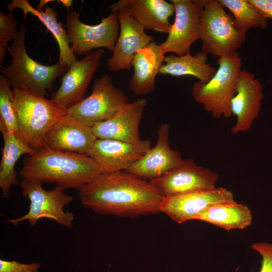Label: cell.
<instances>
[{
	"instance_id": "ffe728a7",
	"label": "cell",
	"mask_w": 272,
	"mask_h": 272,
	"mask_svg": "<svg viewBox=\"0 0 272 272\" xmlns=\"http://www.w3.org/2000/svg\"><path fill=\"white\" fill-rule=\"evenodd\" d=\"M120 8L125 9L145 30L167 34L170 18L175 14L173 4L165 0H119L107 10L113 13Z\"/></svg>"
},
{
	"instance_id": "7402d4cb",
	"label": "cell",
	"mask_w": 272,
	"mask_h": 272,
	"mask_svg": "<svg viewBox=\"0 0 272 272\" xmlns=\"http://www.w3.org/2000/svg\"><path fill=\"white\" fill-rule=\"evenodd\" d=\"M4 147L0 164V188L3 198H8L12 187L19 184L18 175L15 170L16 162L24 154L31 155L34 151L30 148L17 133L10 132L5 123L0 120Z\"/></svg>"
},
{
	"instance_id": "cb8c5ba5",
	"label": "cell",
	"mask_w": 272,
	"mask_h": 272,
	"mask_svg": "<svg viewBox=\"0 0 272 272\" xmlns=\"http://www.w3.org/2000/svg\"><path fill=\"white\" fill-rule=\"evenodd\" d=\"M215 67L208 63V55L202 51L194 55H165L160 74L176 77L191 76L199 81L209 82L216 72Z\"/></svg>"
},
{
	"instance_id": "6da1fadb",
	"label": "cell",
	"mask_w": 272,
	"mask_h": 272,
	"mask_svg": "<svg viewBox=\"0 0 272 272\" xmlns=\"http://www.w3.org/2000/svg\"><path fill=\"white\" fill-rule=\"evenodd\" d=\"M79 192L86 208L119 216L159 212L164 197L150 182L125 171L102 173Z\"/></svg>"
},
{
	"instance_id": "8992f818",
	"label": "cell",
	"mask_w": 272,
	"mask_h": 272,
	"mask_svg": "<svg viewBox=\"0 0 272 272\" xmlns=\"http://www.w3.org/2000/svg\"><path fill=\"white\" fill-rule=\"evenodd\" d=\"M246 38V33L239 29L218 0H203L199 34L201 51L218 57L227 56L237 51Z\"/></svg>"
},
{
	"instance_id": "30bf717a",
	"label": "cell",
	"mask_w": 272,
	"mask_h": 272,
	"mask_svg": "<svg viewBox=\"0 0 272 272\" xmlns=\"http://www.w3.org/2000/svg\"><path fill=\"white\" fill-rule=\"evenodd\" d=\"M175 18L166 39L160 44L165 54L178 56L190 53L193 43L199 39L200 18L203 0H171Z\"/></svg>"
},
{
	"instance_id": "1f68e13d",
	"label": "cell",
	"mask_w": 272,
	"mask_h": 272,
	"mask_svg": "<svg viewBox=\"0 0 272 272\" xmlns=\"http://www.w3.org/2000/svg\"><path fill=\"white\" fill-rule=\"evenodd\" d=\"M60 2L63 5V6L69 9L73 5V1L70 0H61Z\"/></svg>"
},
{
	"instance_id": "7a4b0ae2",
	"label": "cell",
	"mask_w": 272,
	"mask_h": 272,
	"mask_svg": "<svg viewBox=\"0 0 272 272\" xmlns=\"http://www.w3.org/2000/svg\"><path fill=\"white\" fill-rule=\"evenodd\" d=\"M102 173L96 163L86 155L44 146L24 159L19 175L22 179L55 183L64 189L79 191Z\"/></svg>"
},
{
	"instance_id": "9c48e42d",
	"label": "cell",
	"mask_w": 272,
	"mask_h": 272,
	"mask_svg": "<svg viewBox=\"0 0 272 272\" xmlns=\"http://www.w3.org/2000/svg\"><path fill=\"white\" fill-rule=\"evenodd\" d=\"M79 17L76 11L69 12L64 26L74 55H81L102 48L113 52L119 33L117 13L102 18L95 25L84 23Z\"/></svg>"
},
{
	"instance_id": "484cf974",
	"label": "cell",
	"mask_w": 272,
	"mask_h": 272,
	"mask_svg": "<svg viewBox=\"0 0 272 272\" xmlns=\"http://www.w3.org/2000/svg\"><path fill=\"white\" fill-rule=\"evenodd\" d=\"M233 14L239 29L247 33L252 28L265 29L267 20L249 3L248 0H218Z\"/></svg>"
},
{
	"instance_id": "4dcf8cb0",
	"label": "cell",
	"mask_w": 272,
	"mask_h": 272,
	"mask_svg": "<svg viewBox=\"0 0 272 272\" xmlns=\"http://www.w3.org/2000/svg\"><path fill=\"white\" fill-rule=\"evenodd\" d=\"M248 2L263 18L272 20V0H248Z\"/></svg>"
},
{
	"instance_id": "44dd1931",
	"label": "cell",
	"mask_w": 272,
	"mask_h": 272,
	"mask_svg": "<svg viewBox=\"0 0 272 272\" xmlns=\"http://www.w3.org/2000/svg\"><path fill=\"white\" fill-rule=\"evenodd\" d=\"M165 56L160 44L154 41L135 53L132 63L133 74L128 83L133 93L143 95L154 91L156 78L160 74Z\"/></svg>"
},
{
	"instance_id": "83f0119b",
	"label": "cell",
	"mask_w": 272,
	"mask_h": 272,
	"mask_svg": "<svg viewBox=\"0 0 272 272\" xmlns=\"http://www.w3.org/2000/svg\"><path fill=\"white\" fill-rule=\"evenodd\" d=\"M18 22L12 13L0 12V66L3 63L8 50V43L16 38Z\"/></svg>"
},
{
	"instance_id": "52a82bcc",
	"label": "cell",
	"mask_w": 272,
	"mask_h": 272,
	"mask_svg": "<svg viewBox=\"0 0 272 272\" xmlns=\"http://www.w3.org/2000/svg\"><path fill=\"white\" fill-rule=\"evenodd\" d=\"M38 181L22 179L20 183L23 197L29 201L28 212L24 216L9 220L7 222L17 226L27 221L32 226L35 225L41 219H50L67 228L73 225L74 215L64 211V207L73 200V196L66 194L64 189L56 186L51 190H46Z\"/></svg>"
},
{
	"instance_id": "277c9868",
	"label": "cell",
	"mask_w": 272,
	"mask_h": 272,
	"mask_svg": "<svg viewBox=\"0 0 272 272\" xmlns=\"http://www.w3.org/2000/svg\"><path fill=\"white\" fill-rule=\"evenodd\" d=\"M26 28L21 24L16 38L8 46L12 63L1 66L0 72L14 87L27 88L36 93L48 95L53 82L69 69L58 62L51 65L38 63L30 57L26 48Z\"/></svg>"
},
{
	"instance_id": "7c38bea8",
	"label": "cell",
	"mask_w": 272,
	"mask_h": 272,
	"mask_svg": "<svg viewBox=\"0 0 272 272\" xmlns=\"http://www.w3.org/2000/svg\"><path fill=\"white\" fill-rule=\"evenodd\" d=\"M104 53L103 49L93 50L74 62L63 74L60 87L52 94L51 99L66 110L84 99Z\"/></svg>"
},
{
	"instance_id": "9a60e30c",
	"label": "cell",
	"mask_w": 272,
	"mask_h": 272,
	"mask_svg": "<svg viewBox=\"0 0 272 272\" xmlns=\"http://www.w3.org/2000/svg\"><path fill=\"white\" fill-rule=\"evenodd\" d=\"M116 12L119 33L113 54L107 61V67L112 72L129 70L135 53L154 41V37L148 35L125 9L120 8Z\"/></svg>"
},
{
	"instance_id": "f1b7e54d",
	"label": "cell",
	"mask_w": 272,
	"mask_h": 272,
	"mask_svg": "<svg viewBox=\"0 0 272 272\" xmlns=\"http://www.w3.org/2000/svg\"><path fill=\"white\" fill-rule=\"evenodd\" d=\"M251 247L262 257L259 272H272V243L254 242L251 245Z\"/></svg>"
},
{
	"instance_id": "d6986e66",
	"label": "cell",
	"mask_w": 272,
	"mask_h": 272,
	"mask_svg": "<svg viewBox=\"0 0 272 272\" xmlns=\"http://www.w3.org/2000/svg\"><path fill=\"white\" fill-rule=\"evenodd\" d=\"M147 100L140 98L129 102L108 120L92 126L97 139H111L129 143L140 140L139 125Z\"/></svg>"
},
{
	"instance_id": "f546056e",
	"label": "cell",
	"mask_w": 272,
	"mask_h": 272,
	"mask_svg": "<svg viewBox=\"0 0 272 272\" xmlns=\"http://www.w3.org/2000/svg\"><path fill=\"white\" fill-rule=\"evenodd\" d=\"M39 263H22L16 261L0 259V272H39Z\"/></svg>"
},
{
	"instance_id": "4fadbf2b",
	"label": "cell",
	"mask_w": 272,
	"mask_h": 272,
	"mask_svg": "<svg viewBox=\"0 0 272 272\" xmlns=\"http://www.w3.org/2000/svg\"><path fill=\"white\" fill-rule=\"evenodd\" d=\"M151 147L149 140L129 143L97 139L87 156L93 160L102 173H112L126 171Z\"/></svg>"
},
{
	"instance_id": "ac0fdd59",
	"label": "cell",
	"mask_w": 272,
	"mask_h": 272,
	"mask_svg": "<svg viewBox=\"0 0 272 272\" xmlns=\"http://www.w3.org/2000/svg\"><path fill=\"white\" fill-rule=\"evenodd\" d=\"M97 139L91 127L66 114L47 133L45 146L53 150L87 155Z\"/></svg>"
},
{
	"instance_id": "603a6c76",
	"label": "cell",
	"mask_w": 272,
	"mask_h": 272,
	"mask_svg": "<svg viewBox=\"0 0 272 272\" xmlns=\"http://www.w3.org/2000/svg\"><path fill=\"white\" fill-rule=\"evenodd\" d=\"M6 8L10 13H12L16 8L20 9L23 11L25 18L30 13L41 21L57 42L59 48L58 62L60 64L69 69L77 60L70 45L65 28L61 22L57 21V12L52 8L46 5L44 11H39L33 8L27 0H13L6 5Z\"/></svg>"
},
{
	"instance_id": "3957f363",
	"label": "cell",
	"mask_w": 272,
	"mask_h": 272,
	"mask_svg": "<svg viewBox=\"0 0 272 272\" xmlns=\"http://www.w3.org/2000/svg\"><path fill=\"white\" fill-rule=\"evenodd\" d=\"M18 133L34 151L45 146V138L66 109L27 88L13 89Z\"/></svg>"
},
{
	"instance_id": "5bb4252c",
	"label": "cell",
	"mask_w": 272,
	"mask_h": 272,
	"mask_svg": "<svg viewBox=\"0 0 272 272\" xmlns=\"http://www.w3.org/2000/svg\"><path fill=\"white\" fill-rule=\"evenodd\" d=\"M236 202L232 191L224 187L200 191L178 196L164 197L159 211L181 224L191 220L206 209Z\"/></svg>"
},
{
	"instance_id": "8fae6325",
	"label": "cell",
	"mask_w": 272,
	"mask_h": 272,
	"mask_svg": "<svg viewBox=\"0 0 272 272\" xmlns=\"http://www.w3.org/2000/svg\"><path fill=\"white\" fill-rule=\"evenodd\" d=\"M217 173L186 159L164 175L149 182L164 197L174 196L213 189L217 187Z\"/></svg>"
},
{
	"instance_id": "2e32d148",
	"label": "cell",
	"mask_w": 272,
	"mask_h": 272,
	"mask_svg": "<svg viewBox=\"0 0 272 272\" xmlns=\"http://www.w3.org/2000/svg\"><path fill=\"white\" fill-rule=\"evenodd\" d=\"M169 131L168 124L160 125L156 145L151 147L125 171L140 178L151 180L164 175L181 164L184 159L178 151L171 148Z\"/></svg>"
},
{
	"instance_id": "5b68a950",
	"label": "cell",
	"mask_w": 272,
	"mask_h": 272,
	"mask_svg": "<svg viewBox=\"0 0 272 272\" xmlns=\"http://www.w3.org/2000/svg\"><path fill=\"white\" fill-rule=\"evenodd\" d=\"M217 63L218 69L209 82L193 84L192 95L213 117L229 118L232 115L231 103L236 93L242 58L236 51L218 57Z\"/></svg>"
},
{
	"instance_id": "e0dca14e",
	"label": "cell",
	"mask_w": 272,
	"mask_h": 272,
	"mask_svg": "<svg viewBox=\"0 0 272 272\" xmlns=\"http://www.w3.org/2000/svg\"><path fill=\"white\" fill-rule=\"evenodd\" d=\"M263 97L262 86L259 80L246 69L241 70L236 93L231 103L232 115L236 118L231 129L232 133L250 129L258 117Z\"/></svg>"
},
{
	"instance_id": "ba28073f",
	"label": "cell",
	"mask_w": 272,
	"mask_h": 272,
	"mask_svg": "<svg viewBox=\"0 0 272 272\" xmlns=\"http://www.w3.org/2000/svg\"><path fill=\"white\" fill-rule=\"evenodd\" d=\"M129 99L105 74L96 79L91 94L66 110V114L90 127L108 120L125 107Z\"/></svg>"
},
{
	"instance_id": "4316f807",
	"label": "cell",
	"mask_w": 272,
	"mask_h": 272,
	"mask_svg": "<svg viewBox=\"0 0 272 272\" xmlns=\"http://www.w3.org/2000/svg\"><path fill=\"white\" fill-rule=\"evenodd\" d=\"M11 84L3 74L0 75V120L11 132L18 133L14 98Z\"/></svg>"
},
{
	"instance_id": "d4e9b609",
	"label": "cell",
	"mask_w": 272,
	"mask_h": 272,
	"mask_svg": "<svg viewBox=\"0 0 272 272\" xmlns=\"http://www.w3.org/2000/svg\"><path fill=\"white\" fill-rule=\"evenodd\" d=\"M227 230L244 229L251 225L252 215L249 208L236 201L209 207L194 218Z\"/></svg>"
}]
</instances>
